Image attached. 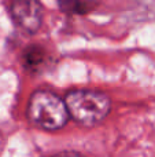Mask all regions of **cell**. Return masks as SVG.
Listing matches in <instances>:
<instances>
[{
  "label": "cell",
  "mask_w": 155,
  "mask_h": 157,
  "mask_svg": "<svg viewBox=\"0 0 155 157\" xmlns=\"http://www.w3.org/2000/svg\"><path fill=\"white\" fill-rule=\"evenodd\" d=\"M52 157H85V156H82L81 153H78V152H71V150H67V152H60V153H58V155H55Z\"/></svg>",
  "instance_id": "6"
},
{
  "label": "cell",
  "mask_w": 155,
  "mask_h": 157,
  "mask_svg": "<svg viewBox=\"0 0 155 157\" xmlns=\"http://www.w3.org/2000/svg\"><path fill=\"white\" fill-rule=\"evenodd\" d=\"M11 17L27 35H33L43 24V6L38 0H13Z\"/></svg>",
  "instance_id": "3"
},
{
  "label": "cell",
  "mask_w": 155,
  "mask_h": 157,
  "mask_svg": "<svg viewBox=\"0 0 155 157\" xmlns=\"http://www.w3.org/2000/svg\"><path fill=\"white\" fill-rule=\"evenodd\" d=\"M27 117L30 123L41 130L55 131L67 123L69 110L65 99L48 90H38L33 92L27 105Z\"/></svg>",
  "instance_id": "2"
},
{
  "label": "cell",
  "mask_w": 155,
  "mask_h": 157,
  "mask_svg": "<svg viewBox=\"0 0 155 157\" xmlns=\"http://www.w3.org/2000/svg\"><path fill=\"white\" fill-rule=\"evenodd\" d=\"M60 10L71 14H87L92 10L93 3L89 0H56Z\"/></svg>",
  "instance_id": "5"
},
{
  "label": "cell",
  "mask_w": 155,
  "mask_h": 157,
  "mask_svg": "<svg viewBox=\"0 0 155 157\" xmlns=\"http://www.w3.org/2000/svg\"><path fill=\"white\" fill-rule=\"evenodd\" d=\"M45 61V51L43 47L37 46V44H32V46L26 47L22 52V62L26 69H33L41 66Z\"/></svg>",
  "instance_id": "4"
},
{
  "label": "cell",
  "mask_w": 155,
  "mask_h": 157,
  "mask_svg": "<svg viewBox=\"0 0 155 157\" xmlns=\"http://www.w3.org/2000/svg\"><path fill=\"white\" fill-rule=\"evenodd\" d=\"M70 117L84 127H93L106 119L111 101L106 94L92 90H71L65 97Z\"/></svg>",
  "instance_id": "1"
}]
</instances>
